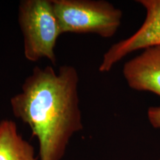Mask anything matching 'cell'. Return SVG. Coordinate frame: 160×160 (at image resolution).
<instances>
[{
    "instance_id": "6da1fadb",
    "label": "cell",
    "mask_w": 160,
    "mask_h": 160,
    "mask_svg": "<svg viewBox=\"0 0 160 160\" xmlns=\"http://www.w3.org/2000/svg\"><path fill=\"white\" fill-rule=\"evenodd\" d=\"M76 68L35 67L11 99L13 115L28 125L39 142V160H61L70 139L82 130Z\"/></svg>"
},
{
    "instance_id": "7a4b0ae2",
    "label": "cell",
    "mask_w": 160,
    "mask_h": 160,
    "mask_svg": "<svg viewBox=\"0 0 160 160\" xmlns=\"http://www.w3.org/2000/svg\"><path fill=\"white\" fill-rule=\"evenodd\" d=\"M62 34L92 33L108 39L121 25L122 11L102 0H52Z\"/></svg>"
},
{
    "instance_id": "3957f363",
    "label": "cell",
    "mask_w": 160,
    "mask_h": 160,
    "mask_svg": "<svg viewBox=\"0 0 160 160\" xmlns=\"http://www.w3.org/2000/svg\"><path fill=\"white\" fill-rule=\"evenodd\" d=\"M18 20L24 38L25 59L31 62L47 59L55 65V47L62 33L52 0H22Z\"/></svg>"
},
{
    "instance_id": "277c9868",
    "label": "cell",
    "mask_w": 160,
    "mask_h": 160,
    "mask_svg": "<svg viewBox=\"0 0 160 160\" xmlns=\"http://www.w3.org/2000/svg\"><path fill=\"white\" fill-rule=\"evenodd\" d=\"M137 2L145 11L143 23L131 37L113 44L105 52L99 67L101 73L109 72L133 52L160 45V0H139Z\"/></svg>"
},
{
    "instance_id": "5b68a950",
    "label": "cell",
    "mask_w": 160,
    "mask_h": 160,
    "mask_svg": "<svg viewBox=\"0 0 160 160\" xmlns=\"http://www.w3.org/2000/svg\"><path fill=\"white\" fill-rule=\"evenodd\" d=\"M122 73L131 88L160 97V45L147 48L125 62Z\"/></svg>"
},
{
    "instance_id": "8992f818",
    "label": "cell",
    "mask_w": 160,
    "mask_h": 160,
    "mask_svg": "<svg viewBox=\"0 0 160 160\" xmlns=\"http://www.w3.org/2000/svg\"><path fill=\"white\" fill-rule=\"evenodd\" d=\"M0 160H37L33 147L20 134L12 120L0 122Z\"/></svg>"
},
{
    "instance_id": "52a82bcc",
    "label": "cell",
    "mask_w": 160,
    "mask_h": 160,
    "mask_svg": "<svg viewBox=\"0 0 160 160\" xmlns=\"http://www.w3.org/2000/svg\"><path fill=\"white\" fill-rule=\"evenodd\" d=\"M148 119L152 127L160 129V107H151L148 110Z\"/></svg>"
},
{
    "instance_id": "ba28073f",
    "label": "cell",
    "mask_w": 160,
    "mask_h": 160,
    "mask_svg": "<svg viewBox=\"0 0 160 160\" xmlns=\"http://www.w3.org/2000/svg\"><path fill=\"white\" fill-rule=\"evenodd\" d=\"M159 160H160V159H159Z\"/></svg>"
}]
</instances>
